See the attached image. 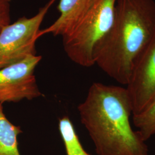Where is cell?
Masks as SVG:
<instances>
[{
    "label": "cell",
    "instance_id": "cell-1",
    "mask_svg": "<svg viewBox=\"0 0 155 155\" xmlns=\"http://www.w3.org/2000/svg\"><path fill=\"white\" fill-rule=\"evenodd\" d=\"M78 110L97 155H148L145 141L130 124L132 107L126 87L94 82Z\"/></svg>",
    "mask_w": 155,
    "mask_h": 155
},
{
    "label": "cell",
    "instance_id": "cell-2",
    "mask_svg": "<svg viewBox=\"0 0 155 155\" xmlns=\"http://www.w3.org/2000/svg\"><path fill=\"white\" fill-rule=\"evenodd\" d=\"M155 36L153 0H117L110 30L94 48V63L127 86Z\"/></svg>",
    "mask_w": 155,
    "mask_h": 155
},
{
    "label": "cell",
    "instance_id": "cell-3",
    "mask_svg": "<svg viewBox=\"0 0 155 155\" xmlns=\"http://www.w3.org/2000/svg\"><path fill=\"white\" fill-rule=\"evenodd\" d=\"M117 0H94L72 31L63 38L67 56L81 66L95 65L97 45L110 31L114 20Z\"/></svg>",
    "mask_w": 155,
    "mask_h": 155
},
{
    "label": "cell",
    "instance_id": "cell-4",
    "mask_svg": "<svg viewBox=\"0 0 155 155\" xmlns=\"http://www.w3.org/2000/svg\"><path fill=\"white\" fill-rule=\"evenodd\" d=\"M56 0H50L34 16L21 17L0 33V69L36 55L40 27Z\"/></svg>",
    "mask_w": 155,
    "mask_h": 155
},
{
    "label": "cell",
    "instance_id": "cell-5",
    "mask_svg": "<svg viewBox=\"0 0 155 155\" xmlns=\"http://www.w3.org/2000/svg\"><path fill=\"white\" fill-rule=\"evenodd\" d=\"M32 56L0 69V103L32 100L43 94L38 86L35 71L41 60Z\"/></svg>",
    "mask_w": 155,
    "mask_h": 155
},
{
    "label": "cell",
    "instance_id": "cell-6",
    "mask_svg": "<svg viewBox=\"0 0 155 155\" xmlns=\"http://www.w3.org/2000/svg\"><path fill=\"white\" fill-rule=\"evenodd\" d=\"M132 116L142 113L155 102V36L135 67L127 85Z\"/></svg>",
    "mask_w": 155,
    "mask_h": 155
},
{
    "label": "cell",
    "instance_id": "cell-7",
    "mask_svg": "<svg viewBox=\"0 0 155 155\" xmlns=\"http://www.w3.org/2000/svg\"><path fill=\"white\" fill-rule=\"evenodd\" d=\"M94 0H60L58 6L60 13L55 22L44 29L40 30L38 37L51 34L64 37L70 33L89 9Z\"/></svg>",
    "mask_w": 155,
    "mask_h": 155
},
{
    "label": "cell",
    "instance_id": "cell-8",
    "mask_svg": "<svg viewBox=\"0 0 155 155\" xmlns=\"http://www.w3.org/2000/svg\"><path fill=\"white\" fill-rule=\"evenodd\" d=\"M21 128L13 124L5 116L0 103V155H20L18 148V136Z\"/></svg>",
    "mask_w": 155,
    "mask_h": 155
},
{
    "label": "cell",
    "instance_id": "cell-9",
    "mask_svg": "<svg viewBox=\"0 0 155 155\" xmlns=\"http://www.w3.org/2000/svg\"><path fill=\"white\" fill-rule=\"evenodd\" d=\"M59 130L67 155H90L84 150L72 121L68 117H63L59 120Z\"/></svg>",
    "mask_w": 155,
    "mask_h": 155
},
{
    "label": "cell",
    "instance_id": "cell-10",
    "mask_svg": "<svg viewBox=\"0 0 155 155\" xmlns=\"http://www.w3.org/2000/svg\"><path fill=\"white\" fill-rule=\"evenodd\" d=\"M132 117L133 125L144 141L155 136V102L142 113Z\"/></svg>",
    "mask_w": 155,
    "mask_h": 155
},
{
    "label": "cell",
    "instance_id": "cell-11",
    "mask_svg": "<svg viewBox=\"0 0 155 155\" xmlns=\"http://www.w3.org/2000/svg\"><path fill=\"white\" fill-rule=\"evenodd\" d=\"M10 23V1L8 0H0V33Z\"/></svg>",
    "mask_w": 155,
    "mask_h": 155
},
{
    "label": "cell",
    "instance_id": "cell-12",
    "mask_svg": "<svg viewBox=\"0 0 155 155\" xmlns=\"http://www.w3.org/2000/svg\"><path fill=\"white\" fill-rule=\"evenodd\" d=\"M8 1H11V0H8Z\"/></svg>",
    "mask_w": 155,
    "mask_h": 155
}]
</instances>
